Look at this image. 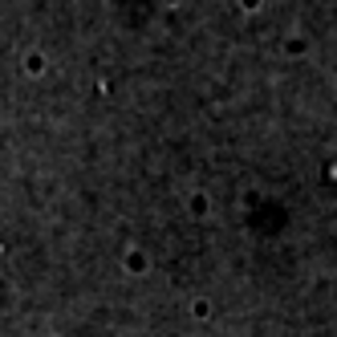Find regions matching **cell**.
<instances>
[{
	"instance_id": "6da1fadb",
	"label": "cell",
	"mask_w": 337,
	"mask_h": 337,
	"mask_svg": "<svg viewBox=\"0 0 337 337\" xmlns=\"http://www.w3.org/2000/svg\"><path fill=\"white\" fill-rule=\"evenodd\" d=\"M20 65H24V73H28V77H41V73H45V57H41V53H28Z\"/></svg>"
},
{
	"instance_id": "7a4b0ae2",
	"label": "cell",
	"mask_w": 337,
	"mask_h": 337,
	"mask_svg": "<svg viewBox=\"0 0 337 337\" xmlns=\"http://www.w3.org/2000/svg\"><path fill=\"white\" fill-rule=\"evenodd\" d=\"M126 272L142 277V272H146V256H142V252H126Z\"/></svg>"
},
{
	"instance_id": "3957f363",
	"label": "cell",
	"mask_w": 337,
	"mask_h": 337,
	"mask_svg": "<svg viewBox=\"0 0 337 337\" xmlns=\"http://www.w3.org/2000/svg\"><path fill=\"white\" fill-rule=\"evenodd\" d=\"M191 211H195V216H203V211H207V195H191Z\"/></svg>"
},
{
	"instance_id": "277c9868",
	"label": "cell",
	"mask_w": 337,
	"mask_h": 337,
	"mask_svg": "<svg viewBox=\"0 0 337 337\" xmlns=\"http://www.w3.org/2000/svg\"><path fill=\"white\" fill-rule=\"evenodd\" d=\"M240 8H244V12H260L264 0H240Z\"/></svg>"
}]
</instances>
